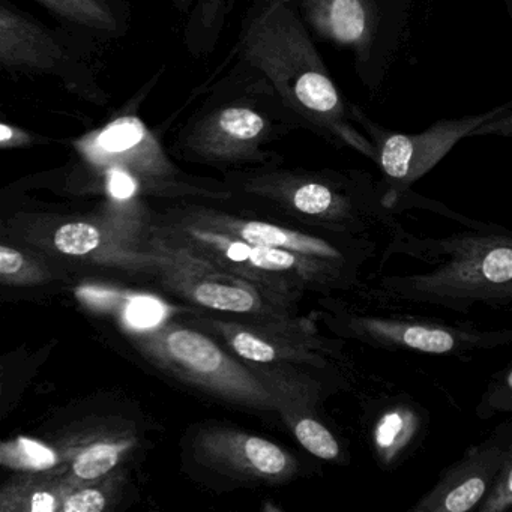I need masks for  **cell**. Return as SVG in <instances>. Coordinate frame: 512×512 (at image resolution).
<instances>
[{
    "instance_id": "29",
    "label": "cell",
    "mask_w": 512,
    "mask_h": 512,
    "mask_svg": "<svg viewBox=\"0 0 512 512\" xmlns=\"http://www.w3.org/2000/svg\"><path fill=\"white\" fill-rule=\"evenodd\" d=\"M106 175L107 191H109L113 203L125 205V203L133 202L137 193L136 176L131 175L127 170L121 169L106 170Z\"/></svg>"
},
{
    "instance_id": "7",
    "label": "cell",
    "mask_w": 512,
    "mask_h": 512,
    "mask_svg": "<svg viewBox=\"0 0 512 512\" xmlns=\"http://www.w3.org/2000/svg\"><path fill=\"white\" fill-rule=\"evenodd\" d=\"M179 214L203 226L229 233L250 244L295 254L302 259L346 272L364 281V272L377 253L371 238L313 229L277 215L251 208L232 196L203 199L176 208Z\"/></svg>"
},
{
    "instance_id": "11",
    "label": "cell",
    "mask_w": 512,
    "mask_h": 512,
    "mask_svg": "<svg viewBox=\"0 0 512 512\" xmlns=\"http://www.w3.org/2000/svg\"><path fill=\"white\" fill-rule=\"evenodd\" d=\"M188 448L221 491L286 487L307 475V463L292 449L229 422L200 424Z\"/></svg>"
},
{
    "instance_id": "26",
    "label": "cell",
    "mask_w": 512,
    "mask_h": 512,
    "mask_svg": "<svg viewBox=\"0 0 512 512\" xmlns=\"http://www.w3.org/2000/svg\"><path fill=\"white\" fill-rule=\"evenodd\" d=\"M512 412V364L491 377L487 389L482 394L476 415L481 419L494 418L502 413Z\"/></svg>"
},
{
    "instance_id": "15",
    "label": "cell",
    "mask_w": 512,
    "mask_h": 512,
    "mask_svg": "<svg viewBox=\"0 0 512 512\" xmlns=\"http://www.w3.org/2000/svg\"><path fill=\"white\" fill-rule=\"evenodd\" d=\"M509 457H512V428L509 422H505L484 442L470 446L460 460L446 467L433 488L409 511H472L479 505L494 476Z\"/></svg>"
},
{
    "instance_id": "3",
    "label": "cell",
    "mask_w": 512,
    "mask_h": 512,
    "mask_svg": "<svg viewBox=\"0 0 512 512\" xmlns=\"http://www.w3.org/2000/svg\"><path fill=\"white\" fill-rule=\"evenodd\" d=\"M223 184L233 199L313 229L371 238L398 224L383 202L382 187L362 170L277 163L224 173Z\"/></svg>"
},
{
    "instance_id": "27",
    "label": "cell",
    "mask_w": 512,
    "mask_h": 512,
    "mask_svg": "<svg viewBox=\"0 0 512 512\" xmlns=\"http://www.w3.org/2000/svg\"><path fill=\"white\" fill-rule=\"evenodd\" d=\"M512 506V457L506 458L487 493L476 506L479 512H509Z\"/></svg>"
},
{
    "instance_id": "24",
    "label": "cell",
    "mask_w": 512,
    "mask_h": 512,
    "mask_svg": "<svg viewBox=\"0 0 512 512\" xmlns=\"http://www.w3.org/2000/svg\"><path fill=\"white\" fill-rule=\"evenodd\" d=\"M50 280V272L35 257L0 245V283L11 286H35Z\"/></svg>"
},
{
    "instance_id": "20",
    "label": "cell",
    "mask_w": 512,
    "mask_h": 512,
    "mask_svg": "<svg viewBox=\"0 0 512 512\" xmlns=\"http://www.w3.org/2000/svg\"><path fill=\"white\" fill-rule=\"evenodd\" d=\"M76 479L29 478L0 490V512H61L62 500Z\"/></svg>"
},
{
    "instance_id": "9",
    "label": "cell",
    "mask_w": 512,
    "mask_h": 512,
    "mask_svg": "<svg viewBox=\"0 0 512 512\" xmlns=\"http://www.w3.org/2000/svg\"><path fill=\"white\" fill-rule=\"evenodd\" d=\"M355 124L364 130L376 151L374 163L382 172L383 202L397 212L401 199L416 181L434 169L460 140L478 136H509L511 104L496 107L481 115L442 119L418 134L386 130L368 118L361 107L353 106Z\"/></svg>"
},
{
    "instance_id": "30",
    "label": "cell",
    "mask_w": 512,
    "mask_h": 512,
    "mask_svg": "<svg viewBox=\"0 0 512 512\" xmlns=\"http://www.w3.org/2000/svg\"><path fill=\"white\" fill-rule=\"evenodd\" d=\"M32 140L28 131L0 122V149L25 148Z\"/></svg>"
},
{
    "instance_id": "16",
    "label": "cell",
    "mask_w": 512,
    "mask_h": 512,
    "mask_svg": "<svg viewBox=\"0 0 512 512\" xmlns=\"http://www.w3.org/2000/svg\"><path fill=\"white\" fill-rule=\"evenodd\" d=\"M52 245L64 256L128 272L155 275L163 268L158 254L107 221L76 220L61 224L53 232Z\"/></svg>"
},
{
    "instance_id": "2",
    "label": "cell",
    "mask_w": 512,
    "mask_h": 512,
    "mask_svg": "<svg viewBox=\"0 0 512 512\" xmlns=\"http://www.w3.org/2000/svg\"><path fill=\"white\" fill-rule=\"evenodd\" d=\"M388 254H404L434 268L421 274L380 275L370 293L379 301L427 305L467 313L476 305L512 302V235L496 224L473 221L445 238H418L400 224Z\"/></svg>"
},
{
    "instance_id": "8",
    "label": "cell",
    "mask_w": 512,
    "mask_h": 512,
    "mask_svg": "<svg viewBox=\"0 0 512 512\" xmlns=\"http://www.w3.org/2000/svg\"><path fill=\"white\" fill-rule=\"evenodd\" d=\"M314 319L343 341L386 350L466 358L508 346V328L485 329L473 323H451L415 314H374L352 307L343 298H320Z\"/></svg>"
},
{
    "instance_id": "19",
    "label": "cell",
    "mask_w": 512,
    "mask_h": 512,
    "mask_svg": "<svg viewBox=\"0 0 512 512\" xmlns=\"http://www.w3.org/2000/svg\"><path fill=\"white\" fill-rule=\"evenodd\" d=\"M79 298L100 310L113 311L131 332L146 331L166 322L169 311L163 302L146 295H118L94 287L80 290Z\"/></svg>"
},
{
    "instance_id": "13",
    "label": "cell",
    "mask_w": 512,
    "mask_h": 512,
    "mask_svg": "<svg viewBox=\"0 0 512 512\" xmlns=\"http://www.w3.org/2000/svg\"><path fill=\"white\" fill-rule=\"evenodd\" d=\"M245 364L274 400L278 421L308 454L329 463L346 461L340 440L320 418L326 398L346 385L343 374L290 364Z\"/></svg>"
},
{
    "instance_id": "14",
    "label": "cell",
    "mask_w": 512,
    "mask_h": 512,
    "mask_svg": "<svg viewBox=\"0 0 512 512\" xmlns=\"http://www.w3.org/2000/svg\"><path fill=\"white\" fill-rule=\"evenodd\" d=\"M80 154L103 170H127L140 179H148L182 196L203 199L230 197L223 182L209 185H190L175 182L178 169L167 158L154 134L136 116H124L112 124L80 139L76 143Z\"/></svg>"
},
{
    "instance_id": "5",
    "label": "cell",
    "mask_w": 512,
    "mask_h": 512,
    "mask_svg": "<svg viewBox=\"0 0 512 512\" xmlns=\"http://www.w3.org/2000/svg\"><path fill=\"white\" fill-rule=\"evenodd\" d=\"M154 229L296 311L307 296L343 298L364 284L346 272L203 226L178 211L170 212L166 221Z\"/></svg>"
},
{
    "instance_id": "1",
    "label": "cell",
    "mask_w": 512,
    "mask_h": 512,
    "mask_svg": "<svg viewBox=\"0 0 512 512\" xmlns=\"http://www.w3.org/2000/svg\"><path fill=\"white\" fill-rule=\"evenodd\" d=\"M238 53L242 64L268 80L301 128L376 160L373 143L356 130L352 104L323 64L296 0H256L242 25Z\"/></svg>"
},
{
    "instance_id": "17",
    "label": "cell",
    "mask_w": 512,
    "mask_h": 512,
    "mask_svg": "<svg viewBox=\"0 0 512 512\" xmlns=\"http://www.w3.org/2000/svg\"><path fill=\"white\" fill-rule=\"evenodd\" d=\"M299 14L319 37L349 47L364 59L377 31V8L373 0H301Z\"/></svg>"
},
{
    "instance_id": "6",
    "label": "cell",
    "mask_w": 512,
    "mask_h": 512,
    "mask_svg": "<svg viewBox=\"0 0 512 512\" xmlns=\"http://www.w3.org/2000/svg\"><path fill=\"white\" fill-rule=\"evenodd\" d=\"M133 343L167 376L220 406L266 422H280L274 400L253 371L206 332L191 325L163 322L133 332Z\"/></svg>"
},
{
    "instance_id": "21",
    "label": "cell",
    "mask_w": 512,
    "mask_h": 512,
    "mask_svg": "<svg viewBox=\"0 0 512 512\" xmlns=\"http://www.w3.org/2000/svg\"><path fill=\"white\" fill-rule=\"evenodd\" d=\"M416 434V415L407 407L388 410L377 419L374 427V448L383 464L395 463L412 445Z\"/></svg>"
},
{
    "instance_id": "12",
    "label": "cell",
    "mask_w": 512,
    "mask_h": 512,
    "mask_svg": "<svg viewBox=\"0 0 512 512\" xmlns=\"http://www.w3.org/2000/svg\"><path fill=\"white\" fill-rule=\"evenodd\" d=\"M143 247L163 260V268L155 274L163 289L191 308L245 319H275L299 314L248 281L191 253L157 229H151Z\"/></svg>"
},
{
    "instance_id": "31",
    "label": "cell",
    "mask_w": 512,
    "mask_h": 512,
    "mask_svg": "<svg viewBox=\"0 0 512 512\" xmlns=\"http://www.w3.org/2000/svg\"><path fill=\"white\" fill-rule=\"evenodd\" d=\"M191 0H175V4L178 5L181 10L187 8L190 5ZM221 0H208V17L209 20H214L215 13H217L218 7H220Z\"/></svg>"
},
{
    "instance_id": "10",
    "label": "cell",
    "mask_w": 512,
    "mask_h": 512,
    "mask_svg": "<svg viewBox=\"0 0 512 512\" xmlns=\"http://www.w3.org/2000/svg\"><path fill=\"white\" fill-rule=\"evenodd\" d=\"M188 325L211 335L236 358L251 364H290L340 373L338 364L346 361V341L323 334L313 314L245 319L203 313L191 316Z\"/></svg>"
},
{
    "instance_id": "22",
    "label": "cell",
    "mask_w": 512,
    "mask_h": 512,
    "mask_svg": "<svg viewBox=\"0 0 512 512\" xmlns=\"http://www.w3.org/2000/svg\"><path fill=\"white\" fill-rule=\"evenodd\" d=\"M131 448L130 440H97L77 449L71 457V476L80 482H94L112 472Z\"/></svg>"
},
{
    "instance_id": "4",
    "label": "cell",
    "mask_w": 512,
    "mask_h": 512,
    "mask_svg": "<svg viewBox=\"0 0 512 512\" xmlns=\"http://www.w3.org/2000/svg\"><path fill=\"white\" fill-rule=\"evenodd\" d=\"M244 65V64H242ZM247 67V65H245ZM301 128L265 77L253 68L230 74L184 136L193 160L224 173L283 163L269 149Z\"/></svg>"
},
{
    "instance_id": "25",
    "label": "cell",
    "mask_w": 512,
    "mask_h": 512,
    "mask_svg": "<svg viewBox=\"0 0 512 512\" xmlns=\"http://www.w3.org/2000/svg\"><path fill=\"white\" fill-rule=\"evenodd\" d=\"M47 10L79 25L89 28L113 31L116 28L115 17L98 0H37Z\"/></svg>"
},
{
    "instance_id": "23",
    "label": "cell",
    "mask_w": 512,
    "mask_h": 512,
    "mask_svg": "<svg viewBox=\"0 0 512 512\" xmlns=\"http://www.w3.org/2000/svg\"><path fill=\"white\" fill-rule=\"evenodd\" d=\"M58 452L38 440L17 437L0 442V464L22 472H46L59 464Z\"/></svg>"
},
{
    "instance_id": "28",
    "label": "cell",
    "mask_w": 512,
    "mask_h": 512,
    "mask_svg": "<svg viewBox=\"0 0 512 512\" xmlns=\"http://www.w3.org/2000/svg\"><path fill=\"white\" fill-rule=\"evenodd\" d=\"M106 508L107 497L103 490L76 479L62 500L61 512H103Z\"/></svg>"
},
{
    "instance_id": "18",
    "label": "cell",
    "mask_w": 512,
    "mask_h": 512,
    "mask_svg": "<svg viewBox=\"0 0 512 512\" xmlns=\"http://www.w3.org/2000/svg\"><path fill=\"white\" fill-rule=\"evenodd\" d=\"M62 59L64 50L49 32L0 5V65L50 70Z\"/></svg>"
}]
</instances>
